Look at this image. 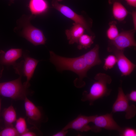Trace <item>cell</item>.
I'll return each instance as SVG.
<instances>
[{
  "label": "cell",
  "mask_w": 136,
  "mask_h": 136,
  "mask_svg": "<svg viewBox=\"0 0 136 136\" xmlns=\"http://www.w3.org/2000/svg\"><path fill=\"white\" fill-rule=\"evenodd\" d=\"M49 53L50 61L58 71L69 70L75 73L79 77L74 81L75 85L78 88L84 86L85 83L83 79L87 77V73L89 69L82 55L68 58L58 55L52 51H50Z\"/></svg>",
  "instance_id": "1"
},
{
  "label": "cell",
  "mask_w": 136,
  "mask_h": 136,
  "mask_svg": "<svg viewBox=\"0 0 136 136\" xmlns=\"http://www.w3.org/2000/svg\"><path fill=\"white\" fill-rule=\"evenodd\" d=\"M119 133V135L120 136H136V129L130 127H127L122 128L121 130Z\"/></svg>",
  "instance_id": "24"
},
{
  "label": "cell",
  "mask_w": 136,
  "mask_h": 136,
  "mask_svg": "<svg viewBox=\"0 0 136 136\" xmlns=\"http://www.w3.org/2000/svg\"><path fill=\"white\" fill-rule=\"evenodd\" d=\"M23 53L21 49L12 48L6 51L0 50V66L13 67L17 63L16 61L21 57Z\"/></svg>",
  "instance_id": "11"
},
{
  "label": "cell",
  "mask_w": 136,
  "mask_h": 136,
  "mask_svg": "<svg viewBox=\"0 0 136 136\" xmlns=\"http://www.w3.org/2000/svg\"><path fill=\"white\" fill-rule=\"evenodd\" d=\"M24 106L26 116L29 121L37 122L41 118L42 115L39 109L26 96L24 99Z\"/></svg>",
  "instance_id": "13"
},
{
  "label": "cell",
  "mask_w": 136,
  "mask_h": 136,
  "mask_svg": "<svg viewBox=\"0 0 136 136\" xmlns=\"http://www.w3.org/2000/svg\"><path fill=\"white\" fill-rule=\"evenodd\" d=\"M94 79L96 81L91 85L89 92L84 91L81 99L82 101H88L90 105H93L96 100L109 96L111 91L107 86L112 81L110 76L99 73L96 75Z\"/></svg>",
  "instance_id": "2"
},
{
  "label": "cell",
  "mask_w": 136,
  "mask_h": 136,
  "mask_svg": "<svg viewBox=\"0 0 136 136\" xmlns=\"http://www.w3.org/2000/svg\"><path fill=\"white\" fill-rule=\"evenodd\" d=\"M126 1L129 5L134 7H136V0H126Z\"/></svg>",
  "instance_id": "29"
},
{
  "label": "cell",
  "mask_w": 136,
  "mask_h": 136,
  "mask_svg": "<svg viewBox=\"0 0 136 136\" xmlns=\"http://www.w3.org/2000/svg\"><path fill=\"white\" fill-rule=\"evenodd\" d=\"M4 70V67L3 66H0V79L2 77Z\"/></svg>",
  "instance_id": "30"
},
{
  "label": "cell",
  "mask_w": 136,
  "mask_h": 136,
  "mask_svg": "<svg viewBox=\"0 0 136 136\" xmlns=\"http://www.w3.org/2000/svg\"><path fill=\"white\" fill-rule=\"evenodd\" d=\"M126 95L129 100L134 102L136 101V90H132L129 93Z\"/></svg>",
  "instance_id": "25"
},
{
  "label": "cell",
  "mask_w": 136,
  "mask_h": 136,
  "mask_svg": "<svg viewBox=\"0 0 136 136\" xmlns=\"http://www.w3.org/2000/svg\"><path fill=\"white\" fill-rule=\"evenodd\" d=\"M27 53H23V59L17 62L13 67L16 73L19 76L26 77V81L23 83L29 87V82L33 75L36 66L40 61L30 57Z\"/></svg>",
  "instance_id": "4"
},
{
  "label": "cell",
  "mask_w": 136,
  "mask_h": 136,
  "mask_svg": "<svg viewBox=\"0 0 136 136\" xmlns=\"http://www.w3.org/2000/svg\"><path fill=\"white\" fill-rule=\"evenodd\" d=\"M112 13L115 18L119 21L123 20L127 15V10L119 1H115L113 3Z\"/></svg>",
  "instance_id": "17"
},
{
  "label": "cell",
  "mask_w": 136,
  "mask_h": 136,
  "mask_svg": "<svg viewBox=\"0 0 136 136\" xmlns=\"http://www.w3.org/2000/svg\"><path fill=\"white\" fill-rule=\"evenodd\" d=\"M19 135L15 128L13 126L6 127L0 131V136H17Z\"/></svg>",
  "instance_id": "23"
},
{
  "label": "cell",
  "mask_w": 136,
  "mask_h": 136,
  "mask_svg": "<svg viewBox=\"0 0 136 136\" xmlns=\"http://www.w3.org/2000/svg\"><path fill=\"white\" fill-rule=\"evenodd\" d=\"M134 29L123 31L113 41L111 44L116 49L123 50L127 47L136 46V43L134 37Z\"/></svg>",
  "instance_id": "7"
},
{
  "label": "cell",
  "mask_w": 136,
  "mask_h": 136,
  "mask_svg": "<svg viewBox=\"0 0 136 136\" xmlns=\"http://www.w3.org/2000/svg\"><path fill=\"white\" fill-rule=\"evenodd\" d=\"M22 76L10 81L0 83V95L15 100H24L29 93L28 87L22 84Z\"/></svg>",
  "instance_id": "3"
},
{
  "label": "cell",
  "mask_w": 136,
  "mask_h": 136,
  "mask_svg": "<svg viewBox=\"0 0 136 136\" xmlns=\"http://www.w3.org/2000/svg\"><path fill=\"white\" fill-rule=\"evenodd\" d=\"M15 129L20 136L28 130L25 119L20 117L16 121Z\"/></svg>",
  "instance_id": "21"
},
{
  "label": "cell",
  "mask_w": 136,
  "mask_h": 136,
  "mask_svg": "<svg viewBox=\"0 0 136 136\" xmlns=\"http://www.w3.org/2000/svg\"><path fill=\"white\" fill-rule=\"evenodd\" d=\"M92 122L94 124V126L101 130L103 128L119 132L122 129L114 119L112 113L99 116L94 115Z\"/></svg>",
  "instance_id": "8"
},
{
  "label": "cell",
  "mask_w": 136,
  "mask_h": 136,
  "mask_svg": "<svg viewBox=\"0 0 136 136\" xmlns=\"http://www.w3.org/2000/svg\"><path fill=\"white\" fill-rule=\"evenodd\" d=\"M2 115L6 127L12 126V124L17 120L16 112L12 105L4 109Z\"/></svg>",
  "instance_id": "18"
},
{
  "label": "cell",
  "mask_w": 136,
  "mask_h": 136,
  "mask_svg": "<svg viewBox=\"0 0 136 136\" xmlns=\"http://www.w3.org/2000/svg\"><path fill=\"white\" fill-rule=\"evenodd\" d=\"M112 51L117 59V63L121 76L129 75L133 71L136 65L124 55L123 50L114 48Z\"/></svg>",
  "instance_id": "10"
},
{
  "label": "cell",
  "mask_w": 136,
  "mask_h": 136,
  "mask_svg": "<svg viewBox=\"0 0 136 136\" xmlns=\"http://www.w3.org/2000/svg\"><path fill=\"white\" fill-rule=\"evenodd\" d=\"M1 101H2V99L1 98H0V113L1 108Z\"/></svg>",
  "instance_id": "31"
},
{
  "label": "cell",
  "mask_w": 136,
  "mask_h": 136,
  "mask_svg": "<svg viewBox=\"0 0 136 136\" xmlns=\"http://www.w3.org/2000/svg\"><path fill=\"white\" fill-rule=\"evenodd\" d=\"M94 37L83 34L79 38L78 44V48L80 50L83 48L86 49L90 47L93 43Z\"/></svg>",
  "instance_id": "19"
},
{
  "label": "cell",
  "mask_w": 136,
  "mask_h": 136,
  "mask_svg": "<svg viewBox=\"0 0 136 136\" xmlns=\"http://www.w3.org/2000/svg\"><path fill=\"white\" fill-rule=\"evenodd\" d=\"M94 116H86L79 115L68 123L62 129L64 130L74 129L81 132L91 130V127L88 124L90 122H92Z\"/></svg>",
  "instance_id": "12"
},
{
  "label": "cell",
  "mask_w": 136,
  "mask_h": 136,
  "mask_svg": "<svg viewBox=\"0 0 136 136\" xmlns=\"http://www.w3.org/2000/svg\"><path fill=\"white\" fill-rule=\"evenodd\" d=\"M85 29L81 25L74 23L70 29L66 30L65 33L69 44L78 43L79 38L83 34Z\"/></svg>",
  "instance_id": "15"
},
{
  "label": "cell",
  "mask_w": 136,
  "mask_h": 136,
  "mask_svg": "<svg viewBox=\"0 0 136 136\" xmlns=\"http://www.w3.org/2000/svg\"><path fill=\"white\" fill-rule=\"evenodd\" d=\"M52 4L53 8L64 15L73 20L75 23L82 26L88 32H91L88 23L82 16L77 14L68 7L59 3L56 0H52Z\"/></svg>",
  "instance_id": "6"
},
{
  "label": "cell",
  "mask_w": 136,
  "mask_h": 136,
  "mask_svg": "<svg viewBox=\"0 0 136 136\" xmlns=\"http://www.w3.org/2000/svg\"><path fill=\"white\" fill-rule=\"evenodd\" d=\"M104 59V64L103 67L105 70L112 68L117 63V59L114 55H109Z\"/></svg>",
  "instance_id": "22"
},
{
  "label": "cell",
  "mask_w": 136,
  "mask_h": 136,
  "mask_svg": "<svg viewBox=\"0 0 136 136\" xmlns=\"http://www.w3.org/2000/svg\"><path fill=\"white\" fill-rule=\"evenodd\" d=\"M68 131L67 130L62 129L56 133L53 134L52 136H65L67 133Z\"/></svg>",
  "instance_id": "26"
},
{
  "label": "cell",
  "mask_w": 136,
  "mask_h": 136,
  "mask_svg": "<svg viewBox=\"0 0 136 136\" xmlns=\"http://www.w3.org/2000/svg\"><path fill=\"white\" fill-rule=\"evenodd\" d=\"M134 25V29L135 30L136 29V12L135 11H133L131 13Z\"/></svg>",
  "instance_id": "27"
},
{
  "label": "cell",
  "mask_w": 136,
  "mask_h": 136,
  "mask_svg": "<svg viewBox=\"0 0 136 136\" xmlns=\"http://www.w3.org/2000/svg\"><path fill=\"white\" fill-rule=\"evenodd\" d=\"M57 1L60 2L62 1L63 0H56Z\"/></svg>",
  "instance_id": "32"
},
{
  "label": "cell",
  "mask_w": 136,
  "mask_h": 136,
  "mask_svg": "<svg viewBox=\"0 0 136 136\" xmlns=\"http://www.w3.org/2000/svg\"><path fill=\"white\" fill-rule=\"evenodd\" d=\"M29 7L32 14L37 15L45 12L48 5L45 0H30Z\"/></svg>",
  "instance_id": "16"
},
{
  "label": "cell",
  "mask_w": 136,
  "mask_h": 136,
  "mask_svg": "<svg viewBox=\"0 0 136 136\" xmlns=\"http://www.w3.org/2000/svg\"><path fill=\"white\" fill-rule=\"evenodd\" d=\"M99 48L98 45L96 44L92 49L82 55L89 69L102 63L99 56Z\"/></svg>",
  "instance_id": "14"
},
{
  "label": "cell",
  "mask_w": 136,
  "mask_h": 136,
  "mask_svg": "<svg viewBox=\"0 0 136 136\" xmlns=\"http://www.w3.org/2000/svg\"><path fill=\"white\" fill-rule=\"evenodd\" d=\"M129 100L121 85L118 88L117 98L112 106V113L124 112L126 113V119H130L134 117L136 114V107L133 104L130 105Z\"/></svg>",
  "instance_id": "5"
},
{
  "label": "cell",
  "mask_w": 136,
  "mask_h": 136,
  "mask_svg": "<svg viewBox=\"0 0 136 136\" xmlns=\"http://www.w3.org/2000/svg\"><path fill=\"white\" fill-rule=\"evenodd\" d=\"M36 134L33 132L28 131H26L21 135V136H35Z\"/></svg>",
  "instance_id": "28"
},
{
  "label": "cell",
  "mask_w": 136,
  "mask_h": 136,
  "mask_svg": "<svg viewBox=\"0 0 136 136\" xmlns=\"http://www.w3.org/2000/svg\"><path fill=\"white\" fill-rule=\"evenodd\" d=\"M22 35L24 38L35 46L44 44L46 40L41 30L29 24L24 28Z\"/></svg>",
  "instance_id": "9"
},
{
  "label": "cell",
  "mask_w": 136,
  "mask_h": 136,
  "mask_svg": "<svg viewBox=\"0 0 136 136\" xmlns=\"http://www.w3.org/2000/svg\"><path fill=\"white\" fill-rule=\"evenodd\" d=\"M117 23L115 21H113L109 23V27L107 30V35L108 39L111 41L115 39L119 34L116 25Z\"/></svg>",
  "instance_id": "20"
}]
</instances>
